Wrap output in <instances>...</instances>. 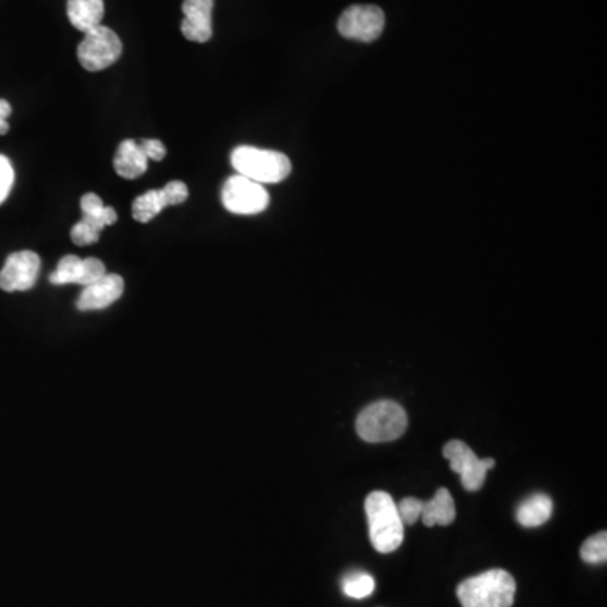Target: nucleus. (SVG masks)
I'll use <instances>...</instances> for the list:
<instances>
[{"label":"nucleus","mask_w":607,"mask_h":607,"mask_svg":"<svg viewBox=\"0 0 607 607\" xmlns=\"http://www.w3.org/2000/svg\"><path fill=\"white\" fill-rule=\"evenodd\" d=\"M164 208H166V203H164L159 189H152V191H147V193L135 199L134 205H132V216L139 223H149Z\"/></svg>","instance_id":"nucleus-17"},{"label":"nucleus","mask_w":607,"mask_h":607,"mask_svg":"<svg viewBox=\"0 0 607 607\" xmlns=\"http://www.w3.org/2000/svg\"><path fill=\"white\" fill-rule=\"evenodd\" d=\"M12 113L11 103L7 100H0V135L7 134L9 132V124L7 119Z\"/></svg>","instance_id":"nucleus-27"},{"label":"nucleus","mask_w":607,"mask_h":607,"mask_svg":"<svg viewBox=\"0 0 607 607\" xmlns=\"http://www.w3.org/2000/svg\"><path fill=\"white\" fill-rule=\"evenodd\" d=\"M81 211H83L81 221L97 228L98 231H102L105 226L113 225L117 221V211L110 206L103 205L102 199L95 193L85 194L81 198Z\"/></svg>","instance_id":"nucleus-16"},{"label":"nucleus","mask_w":607,"mask_h":607,"mask_svg":"<svg viewBox=\"0 0 607 607\" xmlns=\"http://www.w3.org/2000/svg\"><path fill=\"white\" fill-rule=\"evenodd\" d=\"M371 545L380 554H392L403 542V523L397 503L385 491H375L365 501Z\"/></svg>","instance_id":"nucleus-2"},{"label":"nucleus","mask_w":607,"mask_h":607,"mask_svg":"<svg viewBox=\"0 0 607 607\" xmlns=\"http://www.w3.org/2000/svg\"><path fill=\"white\" fill-rule=\"evenodd\" d=\"M444 457L449 461L452 471L461 476L466 491H479L483 488L486 474L489 469L495 468V459H479L473 449L461 441L447 442Z\"/></svg>","instance_id":"nucleus-7"},{"label":"nucleus","mask_w":607,"mask_h":607,"mask_svg":"<svg viewBox=\"0 0 607 607\" xmlns=\"http://www.w3.org/2000/svg\"><path fill=\"white\" fill-rule=\"evenodd\" d=\"M422 505H424V501L417 500V498H403L400 501L397 510L403 525H414L419 520L422 515Z\"/></svg>","instance_id":"nucleus-22"},{"label":"nucleus","mask_w":607,"mask_h":607,"mask_svg":"<svg viewBox=\"0 0 607 607\" xmlns=\"http://www.w3.org/2000/svg\"><path fill=\"white\" fill-rule=\"evenodd\" d=\"M162 199L167 206H178L183 205L184 201L188 199V186L181 183V181H172V183L166 184L164 188L159 189Z\"/></svg>","instance_id":"nucleus-21"},{"label":"nucleus","mask_w":607,"mask_h":607,"mask_svg":"<svg viewBox=\"0 0 607 607\" xmlns=\"http://www.w3.org/2000/svg\"><path fill=\"white\" fill-rule=\"evenodd\" d=\"M221 201L235 215H258L267 210L270 196L264 184L255 183L245 176H231L221 189Z\"/></svg>","instance_id":"nucleus-6"},{"label":"nucleus","mask_w":607,"mask_h":607,"mask_svg":"<svg viewBox=\"0 0 607 607\" xmlns=\"http://www.w3.org/2000/svg\"><path fill=\"white\" fill-rule=\"evenodd\" d=\"M231 166L240 176L258 184H277L289 178L292 164L282 152L240 146L231 152Z\"/></svg>","instance_id":"nucleus-4"},{"label":"nucleus","mask_w":607,"mask_h":607,"mask_svg":"<svg viewBox=\"0 0 607 607\" xmlns=\"http://www.w3.org/2000/svg\"><path fill=\"white\" fill-rule=\"evenodd\" d=\"M140 151L144 152L147 161H162L166 157V147L161 140L144 139L139 142Z\"/></svg>","instance_id":"nucleus-26"},{"label":"nucleus","mask_w":607,"mask_h":607,"mask_svg":"<svg viewBox=\"0 0 607 607\" xmlns=\"http://www.w3.org/2000/svg\"><path fill=\"white\" fill-rule=\"evenodd\" d=\"M581 557L587 564H604L607 560V533L587 538L581 548Z\"/></svg>","instance_id":"nucleus-20"},{"label":"nucleus","mask_w":607,"mask_h":607,"mask_svg":"<svg viewBox=\"0 0 607 607\" xmlns=\"http://www.w3.org/2000/svg\"><path fill=\"white\" fill-rule=\"evenodd\" d=\"M147 157L140 151L139 144L135 140H124L119 146V151L113 159V167L120 178L137 179L147 171Z\"/></svg>","instance_id":"nucleus-12"},{"label":"nucleus","mask_w":607,"mask_h":607,"mask_svg":"<svg viewBox=\"0 0 607 607\" xmlns=\"http://www.w3.org/2000/svg\"><path fill=\"white\" fill-rule=\"evenodd\" d=\"M420 518H422L425 527L451 525L456 520V506H454L451 493L446 488L439 489L432 500L422 505Z\"/></svg>","instance_id":"nucleus-13"},{"label":"nucleus","mask_w":607,"mask_h":607,"mask_svg":"<svg viewBox=\"0 0 607 607\" xmlns=\"http://www.w3.org/2000/svg\"><path fill=\"white\" fill-rule=\"evenodd\" d=\"M14 184V169L6 156H0V205L6 201Z\"/></svg>","instance_id":"nucleus-25"},{"label":"nucleus","mask_w":607,"mask_h":607,"mask_svg":"<svg viewBox=\"0 0 607 607\" xmlns=\"http://www.w3.org/2000/svg\"><path fill=\"white\" fill-rule=\"evenodd\" d=\"M105 274H107V270H105L102 260H98V258H85L83 260V275H81L80 285L86 287V285L93 284V282L102 279Z\"/></svg>","instance_id":"nucleus-24"},{"label":"nucleus","mask_w":607,"mask_h":607,"mask_svg":"<svg viewBox=\"0 0 607 607\" xmlns=\"http://www.w3.org/2000/svg\"><path fill=\"white\" fill-rule=\"evenodd\" d=\"M213 7L215 0H184V38L193 43H208L213 36Z\"/></svg>","instance_id":"nucleus-10"},{"label":"nucleus","mask_w":607,"mask_h":607,"mask_svg":"<svg viewBox=\"0 0 607 607\" xmlns=\"http://www.w3.org/2000/svg\"><path fill=\"white\" fill-rule=\"evenodd\" d=\"M41 260L38 253L17 252L7 258L0 270V289L6 292H22L33 289L38 280Z\"/></svg>","instance_id":"nucleus-9"},{"label":"nucleus","mask_w":607,"mask_h":607,"mask_svg":"<svg viewBox=\"0 0 607 607\" xmlns=\"http://www.w3.org/2000/svg\"><path fill=\"white\" fill-rule=\"evenodd\" d=\"M124 279L117 274H105L102 279L86 285L76 307L80 311H100L105 307L112 306L113 302L119 301L124 294Z\"/></svg>","instance_id":"nucleus-11"},{"label":"nucleus","mask_w":607,"mask_h":607,"mask_svg":"<svg viewBox=\"0 0 607 607\" xmlns=\"http://www.w3.org/2000/svg\"><path fill=\"white\" fill-rule=\"evenodd\" d=\"M122 41L110 27H95L85 33V38L78 46V60L86 71L107 70L122 56Z\"/></svg>","instance_id":"nucleus-5"},{"label":"nucleus","mask_w":607,"mask_h":607,"mask_svg":"<svg viewBox=\"0 0 607 607\" xmlns=\"http://www.w3.org/2000/svg\"><path fill=\"white\" fill-rule=\"evenodd\" d=\"M81 275H83V258L66 255L61 258V262L53 274L49 275V282L53 285H80Z\"/></svg>","instance_id":"nucleus-18"},{"label":"nucleus","mask_w":607,"mask_h":607,"mask_svg":"<svg viewBox=\"0 0 607 607\" xmlns=\"http://www.w3.org/2000/svg\"><path fill=\"white\" fill-rule=\"evenodd\" d=\"M100 233H102V231H98L97 228H93V226L86 225L85 221H80V223H76V225L73 226V230H71V240H73L78 247H86V245L97 243L98 238H100Z\"/></svg>","instance_id":"nucleus-23"},{"label":"nucleus","mask_w":607,"mask_h":607,"mask_svg":"<svg viewBox=\"0 0 607 607\" xmlns=\"http://www.w3.org/2000/svg\"><path fill=\"white\" fill-rule=\"evenodd\" d=\"M375 591V579L366 572H353L343 581V592L351 599H365Z\"/></svg>","instance_id":"nucleus-19"},{"label":"nucleus","mask_w":607,"mask_h":607,"mask_svg":"<svg viewBox=\"0 0 607 607\" xmlns=\"http://www.w3.org/2000/svg\"><path fill=\"white\" fill-rule=\"evenodd\" d=\"M385 29V14L377 6H351L341 14L338 31L343 38L373 43Z\"/></svg>","instance_id":"nucleus-8"},{"label":"nucleus","mask_w":607,"mask_h":607,"mask_svg":"<svg viewBox=\"0 0 607 607\" xmlns=\"http://www.w3.org/2000/svg\"><path fill=\"white\" fill-rule=\"evenodd\" d=\"M516 582L503 569L486 570L462 581L457 597L462 607H511L515 602Z\"/></svg>","instance_id":"nucleus-1"},{"label":"nucleus","mask_w":607,"mask_h":607,"mask_svg":"<svg viewBox=\"0 0 607 607\" xmlns=\"http://www.w3.org/2000/svg\"><path fill=\"white\" fill-rule=\"evenodd\" d=\"M68 19L71 24L85 34L100 26L103 19V0H68Z\"/></svg>","instance_id":"nucleus-14"},{"label":"nucleus","mask_w":607,"mask_h":607,"mask_svg":"<svg viewBox=\"0 0 607 607\" xmlns=\"http://www.w3.org/2000/svg\"><path fill=\"white\" fill-rule=\"evenodd\" d=\"M552 510H554L552 500L547 495L537 493V495L530 496L528 500L523 501L522 505L518 506L516 520L523 527H540V525L550 520Z\"/></svg>","instance_id":"nucleus-15"},{"label":"nucleus","mask_w":607,"mask_h":607,"mask_svg":"<svg viewBox=\"0 0 607 607\" xmlns=\"http://www.w3.org/2000/svg\"><path fill=\"white\" fill-rule=\"evenodd\" d=\"M409 419L402 405L392 400L371 403L356 419L358 436L366 442H392L403 436Z\"/></svg>","instance_id":"nucleus-3"}]
</instances>
